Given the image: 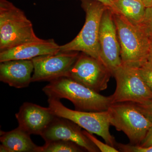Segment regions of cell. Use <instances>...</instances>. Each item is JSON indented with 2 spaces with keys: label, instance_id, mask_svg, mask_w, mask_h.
<instances>
[{
  "label": "cell",
  "instance_id": "7c38bea8",
  "mask_svg": "<svg viewBox=\"0 0 152 152\" xmlns=\"http://www.w3.org/2000/svg\"><path fill=\"white\" fill-rule=\"evenodd\" d=\"M55 117L49 107L31 102L24 103L15 114L18 127L30 135H41Z\"/></svg>",
  "mask_w": 152,
  "mask_h": 152
},
{
  "label": "cell",
  "instance_id": "52a82bcc",
  "mask_svg": "<svg viewBox=\"0 0 152 152\" xmlns=\"http://www.w3.org/2000/svg\"><path fill=\"white\" fill-rule=\"evenodd\" d=\"M116 87L112 95L113 104L142 103L152 99V91L144 81L138 68L122 64L113 73Z\"/></svg>",
  "mask_w": 152,
  "mask_h": 152
},
{
  "label": "cell",
  "instance_id": "5b68a950",
  "mask_svg": "<svg viewBox=\"0 0 152 152\" xmlns=\"http://www.w3.org/2000/svg\"><path fill=\"white\" fill-rule=\"evenodd\" d=\"M107 111L110 125L117 131L124 133L132 145H140L152 126V123L134 103L113 104Z\"/></svg>",
  "mask_w": 152,
  "mask_h": 152
},
{
  "label": "cell",
  "instance_id": "4316f807",
  "mask_svg": "<svg viewBox=\"0 0 152 152\" xmlns=\"http://www.w3.org/2000/svg\"><path fill=\"white\" fill-rule=\"evenodd\" d=\"M139 1H142V0H139Z\"/></svg>",
  "mask_w": 152,
  "mask_h": 152
},
{
  "label": "cell",
  "instance_id": "7402d4cb",
  "mask_svg": "<svg viewBox=\"0 0 152 152\" xmlns=\"http://www.w3.org/2000/svg\"><path fill=\"white\" fill-rule=\"evenodd\" d=\"M139 110L152 123V99L142 103H135Z\"/></svg>",
  "mask_w": 152,
  "mask_h": 152
},
{
  "label": "cell",
  "instance_id": "5bb4252c",
  "mask_svg": "<svg viewBox=\"0 0 152 152\" xmlns=\"http://www.w3.org/2000/svg\"><path fill=\"white\" fill-rule=\"evenodd\" d=\"M0 81L10 86L23 88L32 83L34 66L31 60H15L0 63Z\"/></svg>",
  "mask_w": 152,
  "mask_h": 152
},
{
  "label": "cell",
  "instance_id": "4fadbf2b",
  "mask_svg": "<svg viewBox=\"0 0 152 152\" xmlns=\"http://www.w3.org/2000/svg\"><path fill=\"white\" fill-rule=\"evenodd\" d=\"M60 48V45L53 39H40L0 52V63L11 60H32L40 56L57 53Z\"/></svg>",
  "mask_w": 152,
  "mask_h": 152
},
{
  "label": "cell",
  "instance_id": "603a6c76",
  "mask_svg": "<svg viewBox=\"0 0 152 152\" xmlns=\"http://www.w3.org/2000/svg\"><path fill=\"white\" fill-rule=\"evenodd\" d=\"M139 145L142 147H149L152 145V126L149 129L145 137Z\"/></svg>",
  "mask_w": 152,
  "mask_h": 152
},
{
  "label": "cell",
  "instance_id": "484cf974",
  "mask_svg": "<svg viewBox=\"0 0 152 152\" xmlns=\"http://www.w3.org/2000/svg\"><path fill=\"white\" fill-rule=\"evenodd\" d=\"M146 7H150L152 6V0H142Z\"/></svg>",
  "mask_w": 152,
  "mask_h": 152
},
{
  "label": "cell",
  "instance_id": "277c9868",
  "mask_svg": "<svg viewBox=\"0 0 152 152\" xmlns=\"http://www.w3.org/2000/svg\"><path fill=\"white\" fill-rule=\"evenodd\" d=\"M80 1L86 13L84 25L72 40L60 45V52H81L100 59V26L103 14L108 8L96 0Z\"/></svg>",
  "mask_w": 152,
  "mask_h": 152
},
{
  "label": "cell",
  "instance_id": "d6986e66",
  "mask_svg": "<svg viewBox=\"0 0 152 152\" xmlns=\"http://www.w3.org/2000/svg\"><path fill=\"white\" fill-rule=\"evenodd\" d=\"M115 147L119 152H152V145L149 147H142L140 145L131 144L116 143Z\"/></svg>",
  "mask_w": 152,
  "mask_h": 152
},
{
  "label": "cell",
  "instance_id": "30bf717a",
  "mask_svg": "<svg viewBox=\"0 0 152 152\" xmlns=\"http://www.w3.org/2000/svg\"><path fill=\"white\" fill-rule=\"evenodd\" d=\"M100 59L105 65L112 75L122 65L121 48L113 12L106 9L102 16L99 33Z\"/></svg>",
  "mask_w": 152,
  "mask_h": 152
},
{
  "label": "cell",
  "instance_id": "44dd1931",
  "mask_svg": "<svg viewBox=\"0 0 152 152\" xmlns=\"http://www.w3.org/2000/svg\"><path fill=\"white\" fill-rule=\"evenodd\" d=\"M149 37H152V6L146 8L145 15L142 23L140 25Z\"/></svg>",
  "mask_w": 152,
  "mask_h": 152
},
{
  "label": "cell",
  "instance_id": "e0dca14e",
  "mask_svg": "<svg viewBox=\"0 0 152 152\" xmlns=\"http://www.w3.org/2000/svg\"><path fill=\"white\" fill-rule=\"evenodd\" d=\"M86 151L77 144L70 141L59 140L47 142L41 146L40 152H81Z\"/></svg>",
  "mask_w": 152,
  "mask_h": 152
},
{
  "label": "cell",
  "instance_id": "6da1fadb",
  "mask_svg": "<svg viewBox=\"0 0 152 152\" xmlns=\"http://www.w3.org/2000/svg\"><path fill=\"white\" fill-rule=\"evenodd\" d=\"M42 91L48 98L70 101L75 110L81 111H105L113 104L111 96L101 95L67 77L49 82Z\"/></svg>",
  "mask_w": 152,
  "mask_h": 152
},
{
  "label": "cell",
  "instance_id": "9c48e42d",
  "mask_svg": "<svg viewBox=\"0 0 152 152\" xmlns=\"http://www.w3.org/2000/svg\"><path fill=\"white\" fill-rule=\"evenodd\" d=\"M80 54L78 52H59L34 58L31 60L34 66L32 83L50 82L67 77Z\"/></svg>",
  "mask_w": 152,
  "mask_h": 152
},
{
  "label": "cell",
  "instance_id": "d4e9b609",
  "mask_svg": "<svg viewBox=\"0 0 152 152\" xmlns=\"http://www.w3.org/2000/svg\"><path fill=\"white\" fill-rule=\"evenodd\" d=\"M150 38V47L149 50L148 55V62L152 66V37H149Z\"/></svg>",
  "mask_w": 152,
  "mask_h": 152
},
{
  "label": "cell",
  "instance_id": "3957f363",
  "mask_svg": "<svg viewBox=\"0 0 152 152\" xmlns=\"http://www.w3.org/2000/svg\"><path fill=\"white\" fill-rule=\"evenodd\" d=\"M40 39L23 11L8 0H0V52Z\"/></svg>",
  "mask_w": 152,
  "mask_h": 152
},
{
  "label": "cell",
  "instance_id": "2e32d148",
  "mask_svg": "<svg viewBox=\"0 0 152 152\" xmlns=\"http://www.w3.org/2000/svg\"><path fill=\"white\" fill-rule=\"evenodd\" d=\"M120 12L130 21L137 25L142 23L145 15L146 7L139 0H114Z\"/></svg>",
  "mask_w": 152,
  "mask_h": 152
},
{
  "label": "cell",
  "instance_id": "8992f818",
  "mask_svg": "<svg viewBox=\"0 0 152 152\" xmlns=\"http://www.w3.org/2000/svg\"><path fill=\"white\" fill-rule=\"evenodd\" d=\"M48 107L56 116L67 119L91 134L102 138L106 143L115 148L116 142L110 132L109 115L107 111L86 112L68 108L60 101L53 98L48 99Z\"/></svg>",
  "mask_w": 152,
  "mask_h": 152
},
{
  "label": "cell",
  "instance_id": "cb8c5ba5",
  "mask_svg": "<svg viewBox=\"0 0 152 152\" xmlns=\"http://www.w3.org/2000/svg\"><path fill=\"white\" fill-rule=\"evenodd\" d=\"M58 1H61V0H58ZM96 1H99L102 3L108 8L111 10L114 13H121L119 11L115 5L114 0H96Z\"/></svg>",
  "mask_w": 152,
  "mask_h": 152
},
{
  "label": "cell",
  "instance_id": "ffe728a7",
  "mask_svg": "<svg viewBox=\"0 0 152 152\" xmlns=\"http://www.w3.org/2000/svg\"><path fill=\"white\" fill-rule=\"evenodd\" d=\"M138 70L144 81L152 91V66L147 61Z\"/></svg>",
  "mask_w": 152,
  "mask_h": 152
},
{
  "label": "cell",
  "instance_id": "ac0fdd59",
  "mask_svg": "<svg viewBox=\"0 0 152 152\" xmlns=\"http://www.w3.org/2000/svg\"><path fill=\"white\" fill-rule=\"evenodd\" d=\"M84 134L97 147L100 151L102 152H118L119 151L115 147L111 146L107 144H104L99 140L96 138L86 130H83Z\"/></svg>",
  "mask_w": 152,
  "mask_h": 152
},
{
  "label": "cell",
  "instance_id": "7a4b0ae2",
  "mask_svg": "<svg viewBox=\"0 0 152 152\" xmlns=\"http://www.w3.org/2000/svg\"><path fill=\"white\" fill-rule=\"evenodd\" d=\"M114 22L121 48L122 64L139 68L146 62L150 38L140 25L130 21L121 13H114Z\"/></svg>",
  "mask_w": 152,
  "mask_h": 152
},
{
  "label": "cell",
  "instance_id": "9a60e30c",
  "mask_svg": "<svg viewBox=\"0 0 152 152\" xmlns=\"http://www.w3.org/2000/svg\"><path fill=\"white\" fill-rule=\"evenodd\" d=\"M1 152H40L41 146L36 145L31 135L18 127L9 132L1 131Z\"/></svg>",
  "mask_w": 152,
  "mask_h": 152
},
{
  "label": "cell",
  "instance_id": "8fae6325",
  "mask_svg": "<svg viewBox=\"0 0 152 152\" xmlns=\"http://www.w3.org/2000/svg\"><path fill=\"white\" fill-rule=\"evenodd\" d=\"M45 142L62 140L77 144L86 151L98 152L97 147L88 138L82 128L70 120L56 116L40 135Z\"/></svg>",
  "mask_w": 152,
  "mask_h": 152
},
{
  "label": "cell",
  "instance_id": "ba28073f",
  "mask_svg": "<svg viewBox=\"0 0 152 152\" xmlns=\"http://www.w3.org/2000/svg\"><path fill=\"white\" fill-rule=\"evenodd\" d=\"M112 76L100 59L81 53L67 77L99 93L107 88Z\"/></svg>",
  "mask_w": 152,
  "mask_h": 152
}]
</instances>
